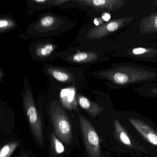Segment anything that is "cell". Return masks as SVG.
<instances>
[{"instance_id":"cell-1","label":"cell","mask_w":157,"mask_h":157,"mask_svg":"<svg viewBox=\"0 0 157 157\" xmlns=\"http://www.w3.org/2000/svg\"><path fill=\"white\" fill-rule=\"evenodd\" d=\"M98 74L114 89L157 80V70L132 63L114 64Z\"/></svg>"},{"instance_id":"cell-2","label":"cell","mask_w":157,"mask_h":157,"mask_svg":"<svg viewBox=\"0 0 157 157\" xmlns=\"http://www.w3.org/2000/svg\"><path fill=\"white\" fill-rule=\"evenodd\" d=\"M83 141L90 157H101L100 141L98 134L91 123L83 116H79Z\"/></svg>"},{"instance_id":"cell-3","label":"cell","mask_w":157,"mask_h":157,"mask_svg":"<svg viewBox=\"0 0 157 157\" xmlns=\"http://www.w3.org/2000/svg\"><path fill=\"white\" fill-rule=\"evenodd\" d=\"M25 110L31 130L34 136L40 143L44 142L42 118L38 113L33 95L27 91L24 98Z\"/></svg>"},{"instance_id":"cell-4","label":"cell","mask_w":157,"mask_h":157,"mask_svg":"<svg viewBox=\"0 0 157 157\" xmlns=\"http://www.w3.org/2000/svg\"><path fill=\"white\" fill-rule=\"evenodd\" d=\"M54 131L65 144L68 145L72 139V130L70 121L60 108L55 109L51 116Z\"/></svg>"},{"instance_id":"cell-5","label":"cell","mask_w":157,"mask_h":157,"mask_svg":"<svg viewBox=\"0 0 157 157\" xmlns=\"http://www.w3.org/2000/svg\"><path fill=\"white\" fill-rule=\"evenodd\" d=\"M133 20V17L118 18L109 21L101 26H96L91 29L88 33L90 38L99 39L125 26Z\"/></svg>"},{"instance_id":"cell-6","label":"cell","mask_w":157,"mask_h":157,"mask_svg":"<svg viewBox=\"0 0 157 157\" xmlns=\"http://www.w3.org/2000/svg\"><path fill=\"white\" fill-rule=\"evenodd\" d=\"M113 125L114 136L118 142L130 148L146 151L145 148L139 142L135 141L134 139L129 136L125 128L117 119L114 120Z\"/></svg>"},{"instance_id":"cell-7","label":"cell","mask_w":157,"mask_h":157,"mask_svg":"<svg viewBox=\"0 0 157 157\" xmlns=\"http://www.w3.org/2000/svg\"><path fill=\"white\" fill-rule=\"evenodd\" d=\"M128 120L146 141L157 147V132L151 126L137 118L129 117Z\"/></svg>"},{"instance_id":"cell-8","label":"cell","mask_w":157,"mask_h":157,"mask_svg":"<svg viewBox=\"0 0 157 157\" xmlns=\"http://www.w3.org/2000/svg\"><path fill=\"white\" fill-rule=\"evenodd\" d=\"M76 2L82 5L90 6L95 10L107 11L117 10L126 3L124 0H81Z\"/></svg>"},{"instance_id":"cell-9","label":"cell","mask_w":157,"mask_h":157,"mask_svg":"<svg viewBox=\"0 0 157 157\" xmlns=\"http://www.w3.org/2000/svg\"><path fill=\"white\" fill-rule=\"evenodd\" d=\"M139 29L142 34L157 33V12L142 18L140 23Z\"/></svg>"},{"instance_id":"cell-10","label":"cell","mask_w":157,"mask_h":157,"mask_svg":"<svg viewBox=\"0 0 157 157\" xmlns=\"http://www.w3.org/2000/svg\"><path fill=\"white\" fill-rule=\"evenodd\" d=\"M78 102L82 108L87 112L92 117H95L101 114L104 108L83 96H78Z\"/></svg>"},{"instance_id":"cell-11","label":"cell","mask_w":157,"mask_h":157,"mask_svg":"<svg viewBox=\"0 0 157 157\" xmlns=\"http://www.w3.org/2000/svg\"><path fill=\"white\" fill-rule=\"evenodd\" d=\"M98 58V55L94 52H81L71 56L70 59L75 63H82L94 61Z\"/></svg>"},{"instance_id":"cell-12","label":"cell","mask_w":157,"mask_h":157,"mask_svg":"<svg viewBox=\"0 0 157 157\" xmlns=\"http://www.w3.org/2000/svg\"><path fill=\"white\" fill-rule=\"evenodd\" d=\"M61 99L63 105L69 110H76L78 111L77 109V103L75 98V93L73 91L65 93H61Z\"/></svg>"},{"instance_id":"cell-13","label":"cell","mask_w":157,"mask_h":157,"mask_svg":"<svg viewBox=\"0 0 157 157\" xmlns=\"http://www.w3.org/2000/svg\"><path fill=\"white\" fill-rule=\"evenodd\" d=\"M157 53V51L154 49L144 48L138 47L133 48L128 51V54L131 56L143 57H151L150 56H153V53Z\"/></svg>"},{"instance_id":"cell-14","label":"cell","mask_w":157,"mask_h":157,"mask_svg":"<svg viewBox=\"0 0 157 157\" xmlns=\"http://www.w3.org/2000/svg\"><path fill=\"white\" fill-rule=\"evenodd\" d=\"M135 90L138 93H144L150 95L157 96V83L148 82L145 83L136 88Z\"/></svg>"},{"instance_id":"cell-15","label":"cell","mask_w":157,"mask_h":157,"mask_svg":"<svg viewBox=\"0 0 157 157\" xmlns=\"http://www.w3.org/2000/svg\"><path fill=\"white\" fill-rule=\"evenodd\" d=\"M49 74L58 81L61 82H67L71 79L70 75L68 73L56 69H48Z\"/></svg>"},{"instance_id":"cell-16","label":"cell","mask_w":157,"mask_h":157,"mask_svg":"<svg viewBox=\"0 0 157 157\" xmlns=\"http://www.w3.org/2000/svg\"><path fill=\"white\" fill-rule=\"evenodd\" d=\"M54 45L51 44L38 45L36 48V53L40 57H45L50 55L54 51Z\"/></svg>"},{"instance_id":"cell-17","label":"cell","mask_w":157,"mask_h":157,"mask_svg":"<svg viewBox=\"0 0 157 157\" xmlns=\"http://www.w3.org/2000/svg\"><path fill=\"white\" fill-rule=\"evenodd\" d=\"M57 22V20L55 17L51 15H47L43 17L38 23V26L41 29H47L52 28L56 25Z\"/></svg>"},{"instance_id":"cell-18","label":"cell","mask_w":157,"mask_h":157,"mask_svg":"<svg viewBox=\"0 0 157 157\" xmlns=\"http://www.w3.org/2000/svg\"><path fill=\"white\" fill-rule=\"evenodd\" d=\"M18 146L19 143L16 141L4 145L0 151V157H10Z\"/></svg>"},{"instance_id":"cell-19","label":"cell","mask_w":157,"mask_h":157,"mask_svg":"<svg viewBox=\"0 0 157 157\" xmlns=\"http://www.w3.org/2000/svg\"><path fill=\"white\" fill-rule=\"evenodd\" d=\"M50 138L52 147L55 151L58 154L62 153L64 151V147L62 143L58 139L54 133L51 134Z\"/></svg>"},{"instance_id":"cell-20","label":"cell","mask_w":157,"mask_h":157,"mask_svg":"<svg viewBox=\"0 0 157 157\" xmlns=\"http://www.w3.org/2000/svg\"><path fill=\"white\" fill-rule=\"evenodd\" d=\"M12 22L7 19H2L0 21V28L1 31L11 27Z\"/></svg>"},{"instance_id":"cell-21","label":"cell","mask_w":157,"mask_h":157,"mask_svg":"<svg viewBox=\"0 0 157 157\" xmlns=\"http://www.w3.org/2000/svg\"><path fill=\"white\" fill-rule=\"evenodd\" d=\"M111 15L107 13H105L102 15V19L104 21L108 22L111 19Z\"/></svg>"},{"instance_id":"cell-22","label":"cell","mask_w":157,"mask_h":157,"mask_svg":"<svg viewBox=\"0 0 157 157\" xmlns=\"http://www.w3.org/2000/svg\"><path fill=\"white\" fill-rule=\"evenodd\" d=\"M94 24L96 26H101L102 25L104 24V21L101 18H96L94 20Z\"/></svg>"},{"instance_id":"cell-23","label":"cell","mask_w":157,"mask_h":157,"mask_svg":"<svg viewBox=\"0 0 157 157\" xmlns=\"http://www.w3.org/2000/svg\"><path fill=\"white\" fill-rule=\"evenodd\" d=\"M68 2V1H61V0H59V1H49V3H52V5L55 6V5H58V4H61V3H64Z\"/></svg>"},{"instance_id":"cell-24","label":"cell","mask_w":157,"mask_h":157,"mask_svg":"<svg viewBox=\"0 0 157 157\" xmlns=\"http://www.w3.org/2000/svg\"><path fill=\"white\" fill-rule=\"evenodd\" d=\"M32 2L36 3H38L39 4H44V3H47V2H49V1H47V0H34V1H32Z\"/></svg>"},{"instance_id":"cell-25","label":"cell","mask_w":157,"mask_h":157,"mask_svg":"<svg viewBox=\"0 0 157 157\" xmlns=\"http://www.w3.org/2000/svg\"><path fill=\"white\" fill-rule=\"evenodd\" d=\"M154 2H155V4H156V6H157V0L155 1Z\"/></svg>"},{"instance_id":"cell-26","label":"cell","mask_w":157,"mask_h":157,"mask_svg":"<svg viewBox=\"0 0 157 157\" xmlns=\"http://www.w3.org/2000/svg\"><path fill=\"white\" fill-rule=\"evenodd\" d=\"M21 157H27V156L26 155H23V156H21Z\"/></svg>"}]
</instances>
